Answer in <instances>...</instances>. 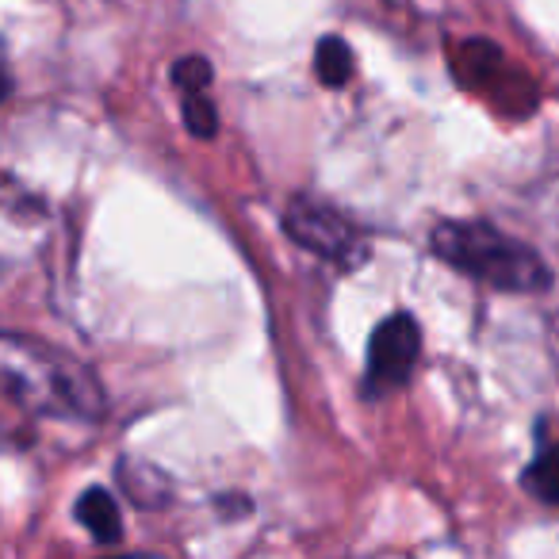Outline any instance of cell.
<instances>
[{
  "label": "cell",
  "mask_w": 559,
  "mask_h": 559,
  "mask_svg": "<svg viewBox=\"0 0 559 559\" xmlns=\"http://www.w3.org/2000/svg\"><path fill=\"white\" fill-rule=\"evenodd\" d=\"M0 391L39 418L96 421L104 414V388L93 368L39 337L0 334Z\"/></svg>",
  "instance_id": "cell-1"
},
{
  "label": "cell",
  "mask_w": 559,
  "mask_h": 559,
  "mask_svg": "<svg viewBox=\"0 0 559 559\" xmlns=\"http://www.w3.org/2000/svg\"><path fill=\"white\" fill-rule=\"evenodd\" d=\"M433 253L498 292H544L551 284L540 253L490 223H441L433 230Z\"/></svg>",
  "instance_id": "cell-2"
},
{
  "label": "cell",
  "mask_w": 559,
  "mask_h": 559,
  "mask_svg": "<svg viewBox=\"0 0 559 559\" xmlns=\"http://www.w3.org/2000/svg\"><path fill=\"white\" fill-rule=\"evenodd\" d=\"M284 230L296 246H304L307 253L322 257V261L337 264V269H357L368 257V241L357 226L349 223V215H342L330 203H319L311 195H296L284 211Z\"/></svg>",
  "instance_id": "cell-3"
},
{
  "label": "cell",
  "mask_w": 559,
  "mask_h": 559,
  "mask_svg": "<svg viewBox=\"0 0 559 559\" xmlns=\"http://www.w3.org/2000/svg\"><path fill=\"white\" fill-rule=\"evenodd\" d=\"M421 357V330L411 314H391L376 326L372 345H368V372H365V395L380 399L399 391L411 380L414 365Z\"/></svg>",
  "instance_id": "cell-4"
},
{
  "label": "cell",
  "mask_w": 559,
  "mask_h": 559,
  "mask_svg": "<svg viewBox=\"0 0 559 559\" xmlns=\"http://www.w3.org/2000/svg\"><path fill=\"white\" fill-rule=\"evenodd\" d=\"M78 521L93 533L96 544H119L123 540V518H119V506L108 490L93 487L78 498Z\"/></svg>",
  "instance_id": "cell-5"
},
{
  "label": "cell",
  "mask_w": 559,
  "mask_h": 559,
  "mask_svg": "<svg viewBox=\"0 0 559 559\" xmlns=\"http://www.w3.org/2000/svg\"><path fill=\"white\" fill-rule=\"evenodd\" d=\"M314 73L326 88H342L353 78V50L342 35H322L314 50Z\"/></svg>",
  "instance_id": "cell-6"
},
{
  "label": "cell",
  "mask_w": 559,
  "mask_h": 559,
  "mask_svg": "<svg viewBox=\"0 0 559 559\" xmlns=\"http://www.w3.org/2000/svg\"><path fill=\"white\" fill-rule=\"evenodd\" d=\"M525 490L533 498H540L544 506H559V444L544 449L533 464L525 467Z\"/></svg>",
  "instance_id": "cell-7"
},
{
  "label": "cell",
  "mask_w": 559,
  "mask_h": 559,
  "mask_svg": "<svg viewBox=\"0 0 559 559\" xmlns=\"http://www.w3.org/2000/svg\"><path fill=\"white\" fill-rule=\"evenodd\" d=\"M154 483H165V475L157 472V467L150 464H131V460H123L119 464V487L131 495L134 506H162L165 495H157V490H150Z\"/></svg>",
  "instance_id": "cell-8"
},
{
  "label": "cell",
  "mask_w": 559,
  "mask_h": 559,
  "mask_svg": "<svg viewBox=\"0 0 559 559\" xmlns=\"http://www.w3.org/2000/svg\"><path fill=\"white\" fill-rule=\"evenodd\" d=\"M185 123L195 139H215L218 134V111L207 100V93H185Z\"/></svg>",
  "instance_id": "cell-9"
},
{
  "label": "cell",
  "mask_w": 559,
  "mask_h": 559,
  "mask_svg": "<svg viewBox=\"0 0 559 559\" xmlns=\"http://www.w3.org/2000/svg\"><path fill=\"white\" fill-rule=\"evenodd\" d=\"M211 78H215V70H211V62L200 55H188L173 66V81H177L180 93H207Z\"/></svg>",
  "instance_id": "cell-10"
},
{
  "label": "cell",
  "mask_w": 559,
  "mask_h": 559,
  "mask_svg": "<svg viewBox=\"0 0 559 559\" xmlns=\"http://www.w3.org/2000/svg\"><path fill=\"white\" fill-rule=\"evenodd\" d=\"M12 93V70H9V55H4V43H0V100H9Z\"/></svg>",
  "instance_id": "cell-11"
}]
</instances>
